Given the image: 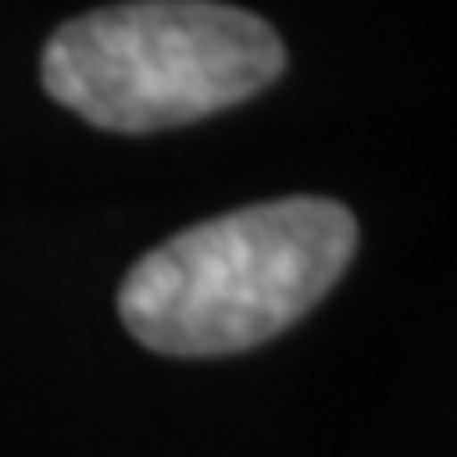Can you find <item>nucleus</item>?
Returning <instances> with one entry per match:
<instances>
[{
	"label": "nucleus",
	"instance_id": "nucleus-1",
	"mask_svg": "<svg viewBox=\"0 0 457 457\" xmlns=\"http://www.w3.org/2000/svg\"><path fill=\"white\" fill-rule=\"evenodd\" d=\"M356 254L336 198H270L183 228L143 254L117 290L122 326L163 356H228L315 311Z\"/></svg>",
	"mask_w": 457,
	"mask_h": 457
},
{
	"label": "nucleus",
	"instance_id": "nucleus-2",
	"mask_svg": "<svg viewBox=\"0 0 457 457\" xmlns=\"http://www.w3.org/2000/svg\"><path fill=\"white\" fill-rule=\"evenodd\" d=\"M285 71L270 21L219 0H128L56 26L41 87L107 132H163L249 102Z\"/></svg>",
	"mask_w": 457,
	"mask_h": 457
}]
</instances>
